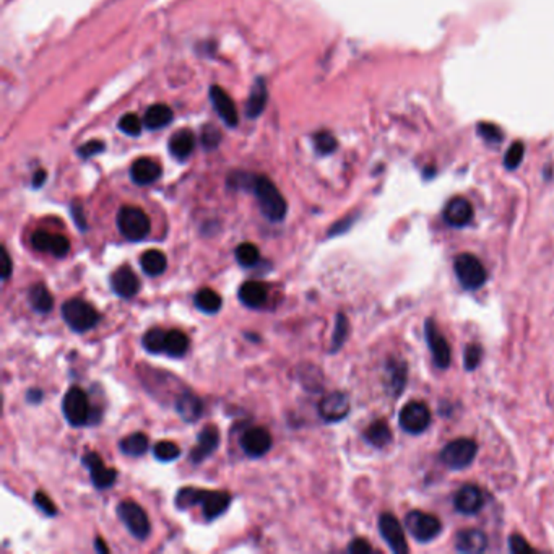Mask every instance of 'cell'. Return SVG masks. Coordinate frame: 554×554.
<instances>
[{
  "label": "cell",
  "instance_id": "6da1fadb",
  "mask_svg": "<svg viewBox=\"0 0 554 554\" xmlns=\"http://www.w3.org/2000/svg\"><path fill=\"white\" fill-rule=\"evenodd\" d=\"M249 189L257 197L261 212L268 221H283L288 212V204L281 195L278 187L267 176H254Z\"/></svg>",
  "mask_w": 554,
  "mask_h": 554
},
{
  "label": "cell",
  "instance_id": "7a4b0ae2",
  "mask_svg": "<svg viewBox=\"0 0 554 554\" xmlns=\"http://www.w3.org/2000/svg\"><path fill=\"white\" fill-rule=\"evenodd\" d=\"M64 322L69 325L70 330L75 333H85L96 327L99 322V314L90 302L83 301L80 298H72L65 301L60 307Z\"/></svg>",
  "mask_w": 554,
  "mask_h": 554
},
{
  "label": "cell",
  "instance_id": "3957f363",
  "mask_svg": "<svg viewBox=\"0 0 554 554\" xmlns=\"http://www.w3.org/2000/svg\"><path fill=\"white\" fill-rule=\"evenodd\" d=\"M117 230L130 243H140L152 231V221L137 206H122L117 213Z\"/></svg>",
  "mask_w": 554,
  "mask_h": 554
},
{
  "label": "cell",
  "instance_id": "277c9868",
  "mask_svg": "<svg viewBox=\"0 0 554 554\" xmlns=\"http://www.w3.org/2000/svg\"><path fill=\"white\" fill-rule=\"evenodd\" d=\"M454 270L460 285L465 289L474 291V289L485 287L487 280L486 268L480 258L474 257L473 254H460L454 262Z\"/></svg>",
  "mask_w": 554,
  "mask_h": 554
},
{
  "label": "cell",
  "instance_id": "5b68a950",
  "mask_svg": "<svg viewBox=\"0 0 554 554\" xmlns=\"http://www.w3.org/2000/svg\"><path fill=\"white\" fill-rule=\"evenodd\" d=\"M91 408L86 394L80 387H70L62 398V413L65 420L73 428L91 423Z\"/></svg>",
  "mask_w": 554,
  "mask_h": 554
},
{
  "label": "cell",
  "instance_id": "8992f818",
  "mask_svg": "<svg viewBox=\"0 0 554 554\" xmlns=\"http://www.w3.org/2000/svg\"><path fill=\"white\" fill-rule=\"evenodd\" d=\"M116 512L117 517L121 518V522L127 527V530L130 531V535L134 538L140 540V542L148 538L149 531H152V525H149L147 512L137 503H134V501H122L117 505Z\"/></svg>",
  "mask_w": 554,
  "mask_h": 554
},
{
  "label": "cell",
  "instance_id": "52a82bcc",
  "mask_svg": "<svg viewBox=\"0 0 554 554\" xmlns=\"http://www.w3.org/2000/svg\"><path fill=\"white\" fill-rule=\"evenodd\" d=\"M478 454V446L473 439L460 437L448 442L442 448L441 459L448 468L463 470L473 463L474 457Z\"/></svg>",
  "mask_w": 554,
  "mask_h": 554
},
{
  "label": "cell",
  "instance_id": "ba28073f",
  "mask_svg": "<svg viewBox=\"0 0 554 554\" xmlns=\"http://www.w3.org/2000/svg\"><path fill=\"white\" fill-rule=\"evenodd\" d=\"M405 527L413 538H416L421 543H428L431 540H434L442 530V523L436 516L421 511L408 512L405 517Z\"/></svg>",
  "mask_w": 554,
  "mask_h": 554
},
{
  "label": "cell",
  "instance_id": "9c48e42d",
  "mask_svg": "<svg viewBox=\"0 0 554 554\" xmlns=\"http://www.w3.org/2000/svg\"><path fill=\"white\" fill-rule=\"evenodd\" d=\"M398 423L403 431L410 434H421L429 428L431 411L423 402H410L402 408Z\"/></svg>",
  "mask_w": 554,
  "mask_h": 554
},
{
  "label": "cell",
  "instance_id": "30bf717a",
  "mask_svg": "<svg viewBox=\"0 0 554 554\" xmlns=\"http://www.w3.org/2000/svg\"><path fill=\"white\" fill-rule=\"evenodd\" d=\"M82 463L90 470L91 483L96 490H108L117 480V472L104 465L103 459L96 452H88L82 457Z\"/></svg>",
  "mask_w": 554,
  "mask_h": 554
},
{
  "label": "cell",
  "instance_id": "8fae6325",
  "mask_svg": "<svg viewBox=\"0 0 554 554\" xmlns=\"http://www.w3.org/2000/svg\"><path fill=\"white\" fill-rule=\"evenodd\" d=\"M424 332H426V340H428L429 350H431V353H433V358H434V363H436V366L439 369H447L448 366H450V359H452L450 346H448L447 340L444 338L441 330L437 328V325L434 324L431 319L424 325Z\"/></svg>",
  "mask_w": 554,
  "mask_h": 554
},
{
  "label": "cell",
  "instance_id": "7c38bea8",
  "mask_svg": "<svg viewBox=\"0 0 554 554\" xmlns=\"http://www.w3.org/2000/svg\"><path fill=\"white\" fill-rule=\"evenodd\" d=\"M379 531L382 538L385 540V543L389 544L394 553L397 554L408 553L405 533H403V529L402 525H400V522L392 516V514L385 512L379 517Z\"/></svg>",
  "mask_w": 554,
  "mask_h": 554
},
{
  "label": "cell",
  "instance_id": "4fadbf2b",
  "mask_svg": "<svg viewBox=\"0 0 554 554\" xmlns=\"http://www.w3.org/2000/svg\"><path fill=\"white\" fill-rule=\"evenodd\" d=\"M350 398L343 392H332L320 400L319 415L327 423H338L350 413Z\"/></svg>",
  "mask_w": 554,
  "mask_h": 554
},
{
  "label": "cell",
  "instance_id": "5bb4252c",
  "mask_svg": "<svg viewBox=\"0 0 554 554\" xmlns=\"http://www.w3.org/2000/svg\"><path fill=\"white\" fill-rule=\"evenodd\" d=\"M272 442V434L265 428H249L239 439L244 454L252 459L265 455L270 450Z\"/></svg>",
  "mask_w": 554,
  "mask_h": 554
},
{
  "label": "cell",
  "instance_id": "9a60e30c",
  "mask_svg": "<svg viewBox=\"0 0 554 554\" xmlns=\"http://www.w3.org/2000/svg\"><path fill=\"white\" fill-rule=\"evenodd\" d=\"M219 446V431L217 426H205L197 436V446L191 450L189 459L193 465H200L217 450Z\"/></svg>",
  "mask_w": 554,
  "mask_h": 554
},
{
  "label": "cell",
  "instance_id": "2e32d148",
  "mask_svg": "<svg viewBox=\"0 0 554 554\" xmlns=\"http://www.w3.org/2000/svg\"><path fill=\"white\" fill-rule=\"evenodd\" d=\"M454 505L457 511L463 514V516H473V514L480 512L483 505H485V496H483L478 486L463 485L457 491Z\"/></svg>",
  "mask_w": 554,
  "mask_h": 554
},
{
  "label": "cell",
  "instance_id": "e0dca14e",
  "mask_svg": "<svg viewBox=\"0 0 554 554\" xmlns=\"http://www.w3.org/2000/svg\"><path fill=\"white\" fill-rule=\"evenodd\" d=\"M111 288L119 298H124V299L134 298L140 289L138 276L135 275V272L127 265L117 268V270L114 272L111 276Z\"/></svg>",
  "mask_w": 554,
  "mask_h": 554
},
{
  "label": "cell",
  "instance_id": "ac0fdd59",
  "mask_svg": "<svg viewBox=\"0 0 554 554\" xmlns=\"http://www.w3.org/2000/svg\"><path fill=\"white\" fill-rule=\"evenodd\" d=\"M473 206L463 197H454L444 208V219L454 228H463L472 221Z\"/></svg>",
  "mask_w": 554,
  "mask_h": 554
},
{
  "label": "cell",
  "instance_id": "d6986e66",
  "mask_svg": "<svg viewBox=\"0 0 554 554\" xmlns=\"http://www.w3.org/2000/svg\"><path fill=\"white\" fill-rule=\"evenodd\" d=\"M210 99H212L215 111L218 112V116L223 119L224 124L230 127L237 125V111L234 106V101L231 99V96L219 86H212L210 88Z\"/></svg>",
  "mask_w": 554,
  "mask_h": 554
},
{
  "label": "cell",
  "instance_id": "ffe728a7",
  "mask_svg": "<svg viewBox=\"0 0 554 554\" xmlns=\"http://www.w3.org/2000/svg\"><path fill=\"white\" fill-rule=\"evenodd\" d=\"M231 504V494L226 491H206L202 499V512L206 520H215L221 514L226 512V509Z\"/></svg>",
  "mask_w": 554,
  "mask_h": 554
},
{
  "label": "cell",
  "instance_id": "44dd1931",
  "mask_svg": "<svg viewBox=\"0 0 554 554\" xmlns=\"http://www.w3.org/2000/svg\"><path fill=\"white\" fill-rule=\"evenodd\" d=\"M161 176V166L152 158H138L130 168L132 181L138 186H148L158 181Z\"/></svg>",
  "mask_w": 554,
  "mask_h": 554
},
{
  "label": "cell",
  "instance_id": "7402d4cb",
  "mask_svg": "<svg viewBox=\"0 0 554 554\" xmlns=\"http://www.w3.org/2000/svg\"><path fill=\"white\" fill-rule=\"evenodd\" d=\"M174 407L178 415L181 416L186 423H195V421L200 420L202 413H204V402H202L200 397L189 392V390L187 392H182L178 398H176Z\"/></svg>",
  "mask_w": 554,
  "mask_h": 554
},
{
  "label": "cell",
  "instance_id": "603a6c76",
  "mask_svg": "<svg viewBox=\"0 0 554 554\" xmlns=\"http://www.w3.org/2000/svg\"><path fill=\"white\" fill-rule=\"evenodd\" d=\"M455 548L460 553H483L487 548V536L485 535V531L477 529L463 530L457 535Z\"/></svg>",
  "mask_w": 554,
  "mask_h": 554
},
{
  "label": "cell",
  "instance_id": "cb8c5ba5",
  "mask_svg": "<svg viewBox=\"0 0 554 554\" xmlns=\"http://www.w3.org/2000/svg\"><path fill=\"white\" fill-rule=\"evenodd\" d=\"M239 301L243 302L249 309H258V307L265 306L268 299L267 287L261 281H245L243 287L239 288Z\"/></svg>",
  "mask_w": 554,
  "mask_h": 554
},
{
  "label": "cell",
  "instance_id": "d4e9b609",
  "mask_svg": "<svg viewBox=\"0 0 554 554\" xmlns=\"http://www.w3.org/2000/svg\"><path fill=\"white\" fill-rule=\"evenodd\" d=\"M173 121V109L166 104H153L143 116V125L149 130L162 129Z\"/></svg>",
  "mask_w": 554,
  "mask_h": 554
},
{
  "label": "cell",
  "instance_id": "484cf974",
  "mask_svg": "<svg viewBox=\"0 0 554 554\" xmlns=\"http://www.w3.org/2000/svg\"><path fill=\"white\" fill-rule=\"evenodd\" d=\"M140 267L148 276H158L161 274H165L166 267H168V258H166L165 254L161 250L156 249H149L145 250L140 257Z\"/></svg>",
  "mask_w": 554,
  "mask_h": 554
},
{
  "label": "cell",
  "instance_id": "4316f807",
  "mask_svg": "<svg viewBox=\"0 0 554 554\" xmlns=\"http://www.w3.org/2000/svg\"><path fill=\"white\" fill-rule=\"evenodd\" d=\"M364 439L374 447L384 448L392 442V431L384 420H377L364 431Z\"/></svg>",
  "mask_w": 554,
  "mask_h": 554
},
{
  "label": "cell",
  "instance_id": "83f0119b",
  "mask_svg": "<svg viewBox=\"0 0 554 554\" xmlns=\"http://www.w3.org/2000/svg\"><path fill=\"white\" fill-rule=\"evenodd\" d=\"M193 147H195V138H193L192 132L189 130L176 132L169 140L171 153H173V156L178 158V160H186L187 156H191Z\"/></svg>",
  "mask_w": 554,
  "mask_h": 554
},
{
  "label": "cell",
  "instance_id": "f1b7e54d",
  "mask_svg": "<svg viewBox=\"0 0 554 554\" xmlns=\"http://www.w3.org/2000/svg\"><path fill=\"white\" fill-rule=\"evenodd\" d=\"M28 301L33 309L39 312V314H47L52 309V306H54V298H52L51 291L43 283H36L29 288Z\"/></svg>",
  "mask_w": 554,
  "mask_h": 554
},
{
  "label": "cell",
  "instance_id": "f546056e",
  "mask_svg": "<svg viewBox=\"0 0 554 554\" xmlns=\"http://www.w3.org/2000/svg\"><path fill=\"white\" fill-rule=\"evenodd\" d=\"M265 104H267V86L262 78H258L256 85L252 86V91H250L248 106H245V112H248V116L250 119H256L263 112Z\"/></svg>",
  "mask_w": 554,
  "mask_h": 554
},
{
  "label": "cell",
  "instance_id": "4dcf8cb0",
  "mask_svg": "<svg viewBox=\"0 0 554 554\" xmlns=\"http://www.w3.org/2000/svg\"><path fill=\"white\" fill-rule=\"evenodd\" d=\"M193 302H195L197 309L205 312V314H217L223 306L221 296L212 288H202L200 291L195 294Z\"/></svg>",
  "mask_w": 554,
  "mask_h": 554
},
{
  "label": "cell",
  "instance_id": "1f68e13d",
  "mask_svg": "<svg viewBox=\"0 0 554 554\" xmlns=\"http://www.w3.org/2000/svg\"><path fill=\"white\" fill-rule=\"evenodd\" d=\"M119 448L124 455L142 457L148 450V436L143 433L129 434L119 442Z\"/></svg>",
  "mask_w": 554,
  "mask_h": 554
},
{
  "label": "cell",
  "instance_id": "d6a6232c",
  "mask_svg": "<svg viewBox=\"0 0 554 554\" xmlns=\"http://www.w3.org/2000/svg\"><path fill=\"white\" fill-rule=\"evenodd\" d=\"M189 345V337L181 330H169L168 338H166V351L165 353L171 356V358H182L186 356Z\"/></svg>",
  "mask_w": 554,
  "mask_h": 554
},
{
  "label": "cell",
  "instance_id": "836d02e7",
  "mask_svg": "<svg viewBox=\"0 0 554 554\" xmlns=\"http://www.w3.org/2000/svg\"><path fill=\"white\" fill-rule=\"evenodd\" d=\"M387 376H389V387L394 395H398L407 384V366L402 361H390L387 366Z\"/></svg>",
  "mask_w": 554,
  "mask_h": 554
},
{
  "label": "cell",
  "instance_id": "e575fe53",
  "mask_svg": "<svg viewBox=\"0 0 554 554\" xmlns=\"http://www.w3.org/2000/svg\"><path fill=\"white\" fill-rule=\"evenodd\" d=\"M166 338H168V332L162 328H149V330L143 335L142 345L143 348L152 354L165 353L166 351Z\"/></svg>",
  "mask_w": 554,
  "mask_h": 554
},
{
  "label": "cell",
  "instance_id": "d590c367",
  "mask_svg": "<svg viewBox=\"0 0 554 554\" xmlns=\"http://www.w3.org/2000/svg\"><path fill=\"white\" fill-rule=\"evenodd\" d=\"M205 490H200V487H181L176 494V507L179 511H187V509L193 507V505L200 504L202 499H204Z\"/></svg>",
  "mask_w": 554,
  "mask_h": 554
},
{
  "label": "cell",
  "instance_id": "8d00e7d4",
  "mask_svg": "<svg viewBox=\"0 0 554 554\" xmlns=\"http://www.w3.org/2000/svg\"><path fill=\"white\" fill-rule=\"evenodd\" d=\"M234 256H236L237 263H239L241 267H245V268L257 265L258 261H261V252H258V249L256 248V245L250 244V243H243V244L237 245Z\"/></svg>",
  "mask_w": 554,
  "mask_h": 554
},
{
  "label": "cell",
  "instance_id": "74e56055",
  "mask_svg": "<svg viewBox=\"0 0 554 554\" xmlns=\"http://www.w3.org/2000/svg\"><path fill=\"white\" fill-rule=\"evenodd\" d=\"M348 332H350L348 319H346L343 314H338L337 322H335V330H333V337H332L330 353H335V351L341 348L343 343H345L346 338H348Z\"/></svg>",
  "mask_w": 554,
  "mask_h": 554
},
{
  "label": "cell",
  "instance_id": "f35d334b",
  "mask_svg": "<svg viewBox=\"0 0 554 554\" xmlns=\"http://www.w3.org/2000/svg\"><path fill=\"white\" fill-rule=\"evenodd\" d=\"M153 454H155V459L160 461H173L181 457V448L171 441H161L153 447Z\"/></svg>",
  "mask_w": 554,
  "mask_h": 554
},
{
  "label": "cell",
  "instance_id": "ab89813d",
  "mask_svg": "<svg viewBox=\"0 0 554 554\" xmlns=\"http://www.w3.org/2000/svg\"><path fill=\"white\" fill-rule=\"evenodd\" d=\"M54 237L56 234L52 232H47L44 230H38L32 236V243L33 248L39 250V252H52V245H54Z\"/></svg>",
  "mask_w": 554,
  "mask_h": 554
},
{
  "label": "cell",
  "instance_id": "60d3db41",
  "mask_svg": "<svg viewBox=\"0 0 554 554\" xmlns=\"http://www.w3.org/2000/svg\"><path fill=\"white\" fill-rule=\"evenodd\" d=\"M119 129L127 135H138L142 132V121L137 114H124L119 121Z\"/></svg>",
  "mask_w": 554,
  "mask_h": 554
},
{
  "label": "cell",
  "instance_id": "b9f144b4",
  "mask_svg": "<svg viewBox=\"0 0 554 554\" xmlns=\"http://www.w3.org/2000/svg\"><path fill=\"white\" fill-rule=\"evenodd\" d=\"M314 143L315 149H317L319 153H322V155H328V153H332L333 149L337 148L335 138H333V135L328 134V132H320V134L315 135Z\"/></svg>",
  "mask_w": 554,
  "mask_h": 554
},
{
  "label": "cell",
  "instance_id": "7bdbcfd3",
  "mask_svg": "<svg viewBox=\"0 0 554 554\" xmlns=\"http://www.w3.org/2000/svg\"><path fill=\"white\" fill-rule=\"evenodd\" d=\"M33 501H34V505H36L39 511L46 514L47 517H54L57 514V507L54 505V503H52V501L47 498L44 492H41V491L34 492Z\"/></svg>",
  "mask_w": 554,
  "mask_h": 554
},
{
  "label": "cell",
  "instance_id": "ee69618b",
  "mask_svg": "<svg viewBox=\"0 0 554 554\" xmlns=\"http://www.w3.org/2000/svg\"><path fill=\"white\" fill-rule=\"evenodd\" d=\"M481 356L483 350L480 345H468L467 350H465V368H467L468 371L478 368V364L481 361Z\"/></svg>",
  "mask_w": 554,
  "mask_h": 554
},
{
  "label": "cell",
  "instance_id": "f6af8a7d",
  "mask_svg": "<svg viewBox=\"0 0 554 554\" xmlns=\"http://www.w3.org/2000/svg\"><path fill=\"white\" fill-rule=\"evenodd\" d=\"M522 158H523V145L522 143L512 145V147L509 148L507 155H505V166H507L509 169L517 168V166L520 165Z\"/></svg>",
  "mask_w": 554,
  "mask_h": 554
},
{
  "label": "cell",
  "instance_id": "bcb514c9",
  "mask_svg": "<svg viewBox=\"0 0 554 554\" xmlns=\"http://www.w3.org/2000/svg\"><path fill=\"white\" fill-rule=\"evenodd\" d=\"M202 142H204L206 148H217L219 142H221V134H219L217 127L213 125L205 127L204 134H202Z\"/></svg>",
  "mask_w": 554,
  "mask_h": 554
},
{
  "label": "cell",
  "instance_id": "7dc6e473",
  "mask_svg": "<svg viewBox=\"0 0 554 554\" xmlns=\"http://www.w3.org/2000/svg\"><path fill=\"white\" fill-rule=\"evenodd\" d=\"M70 213H72L73 221H75V224H77V226H78V230H80V231H86L88 224H86L85 215H83V208H82L80 202H73V204L70 205Z\"/></svg>",
  "mask_w": 554,
  "mask_h": 554
},
{
  "label": "cell",
  "instance_id": "c3c4849f",
  "mask_svg": "<svg viewBox=\"0 0 554 554\" xmlns=\"http://www.w3.org/2000/svg\"><path fill=\"white\" fill-rule=\"evenodd\" d=\"M509 548H511L512 553H527V551H533V548L530 546L525 540L522 538L520 535H512L509 538Z\"/></svg>",
  "mask_w": 554,
  "mask_h": 554
},
{
  "label": "cell",
  "instance_id": "681fc988",
  "mask_svg": "<svg viewBox=\"0 0 554 554\" xmlns=\"http://www.w3.org/2000/svg\"><path fill=\"white\" fill-rule=\"evenodd\" d=\"M103 149H104V143L99 142V140H95V142H88L83 145V147L80 148V155L83 158H91V156L98 155V153L103 152Z\"/></svg>",
  "mask_w": 554,
  "mask_h": 554
},
{
  "label": "cell",
  "instance_id": "f907efd6",
  "mask_svg": "<svg viewBox=\"0 0 554 554\" xmlns=\"http://www.w3.org/2000/svg\"><path fill=\"white\" fill-rule=\"evenodd\" d=\"M348 553H351V554H369V553H372V546L366 542V540L356 538V540H353V542L350 543Z\"/></svg>",
  "mask_w": 554,
  "mask_h": 554
},
{
  "label": "cell",
  "instance_id": "816d5d0a",
  "mask_svg": "<svg viewBox=\"0 0 554 554\" xmlns=\"http://www.w3.org/2000/svg\"><path fill=\"white\" fill-rule=\"evenodd\" d=\"M0 252H2V280L7 281L8 278H10L12 270H13L12 258H10V256H8V252H7L5 248H2Z\"/></svg>",
  "mask_w": 554,
  "mask_h": 554
},
{
  "label": "cell",
  "instance_id": "f5cc1de1",
  "mask_svg": "<svg viewBox=\"0 0 554 554\" xmlns=\"http://www.w3.org/2000/svg\"><path fill=\"white\" fill-rule=\"evenodd\" d=\"M26 400H28L29 403H39L43 400V392L39 389H29L28 392H26Z\"/></svg>",
  "mask_w": 554,
  "mask_h": 554
},
{
  "label": "cell",
  "instance_id": "db71d44e",
  "mask_svg": "<svg viewBox=\"0 0 554 554\" xmlns=\"http://www.w3.org/2000/svg\"><path fill=\"white\" fill-rule=\"evenodd\" d=\"M46 178H47V174L44 173L43 169H41V171H38V173L34 174V178H33V187H34V189L41 187L43 184L46 182Z\"/></svg>",
  "mask_w": 554,
  "mask_h": 554
},
{
  "label": "cell",
  "instance_id": "11a10c76",
  "mask_svg": "<svg viewBox=\"0 0 554 554\" xmlns=\"http://www.w3.org/2000/svg\"><path fill=\"white\" fill-rule=\"evenodd\" d=\"M95 549H96V551H98V553H108V551H109L108 546H106V543H104L101 538H96Z\"/></svg>",
  "mask_w": 554,
  "mask_h": 554
}]
</instances>
